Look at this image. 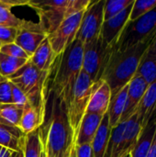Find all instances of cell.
Wrapping results in <instances>:
<instances>
[{"label":"cell","instance_id":"f546056e","mask_svg":"<svg viewBox=\"0 0 156 157\" xmlns=\"http://www.w3.org/2000/svg\"><path fill=\"white\" fill-rule=\"evenodd\" d=\"M0 52L17 59H23V60L29 59V55L15 42L2 45L0 47Z\"/></svg>","mask_w":156,"mask_h":157},{"label":"cell","instance_id":"e0dca14e","mask_svg":"<svg viewBox=\"0 0 156 157\" xmlns=\"http://www.w3.org/2000/svg\"><path fill=\"white\" fill-rule=\"evenodd\" d=\"M25 134L18 127L0 123V146L12 152L22 151Z\"/></svg>","mask_w":156,"mask_h":157},{"label":"cell","instance_id":"1f68e13d","mask_svg":"<svg viewBox=\"0 0 156 157\" xmlns=\"http://www.w3.org/2000/svg\"><path fill=\"white\" fill-rule=\"evenodd\" d=\"M17 33V28L0 26V42L2 45L15 42Z\"/></svg>","mask_w":156,"mask_h":157},{"label":"cell","instance_id":"3957f363","mask_svg":"<svg viewBox=\"0 0 156 157\" xmlns=\"http://www.w3.org/2000/svg\"><path fill=\"white\" fill-rule=\"evenodd\" d=\"M155 37L156 32L126 50L113 49L101 78L109 86L111 97L126 86L135 75L142 57Z\"/></svg>","mask_w":156,"mask_h":157},{"label":"cell","instance_id":"f1b7e54d","mask_svg":"<svg viewBox=\"0 0 156 157\" xmlns=\"http://www.w3.org/2000/svg\"><path fill=\"white\" fill-rule=\"evenodd\" d=\"M156 7V0H134L129 21H134Z\"/></svg>","mask_w":156,"mask_h":157},{"label":"cell","instance_id":"4316f807","mask_svg":"<svg viewBox=\"0 0 156 157\" xmlns=\"http://www.w3.org/2000/svg\"><path fill=\"white\" fill-rule=\"evenodd\" d=\"M134 0H108L105 2L104 6V21L108 20L125 10L131 6Z\"/></svg>","mask_w":156,"mask_h":157},{"label":"cell","instance_id":"4dcf8cb0","mask_svg":"<svg viewBox=\"0 0 156 157\" xmlns=\"http://www.w3.org/2000/svg\"><path fill=\"white\" fill-rule=\"evenodd\" d=\"M11 104L22 109L29 105V100L26 95L17 86H15L12 83H11Z\"/></svg>","mask_w":156,"mask_h":157},{"label":"cell","instance_id":"52a82bcc","mask_svg":"<svg viewBox=\"0 0 156 157\" xmlns=\"http://www.w3.org/2000/svg\"><path fill=\"white\" fill-rule=\"evenodd\" d=\"M113 49L107 46L100 37L84 45L82 71L95 83L101 80Z\"/></svg>","mask_w":156,"mask_h":157},{"label":"cell","instance_id":"8d00e7d4","mask_svg":"<svg viewBox=\"0 0 156 157\" xmlns=\"http://www.w3.org/2000/svg\"><path fill=\"white\" fill-rule=\"evenodd\" d=\"M11 154H12V151L5 149L3 147L0 150V157H11Z\"/></svg>","mask_w":156,"mask_h":157},{"label":"cell","instance_id":"d6a6232c","mask_svg":"<svg viewBox=\"0 0 156 157\" xmlns=\"http://www.w3.org/2000/svg\"><path fill=\"white\" fill-rule=\"evenodd\" d=\"M11 103V83L7 79L0 81V104Z\"/></svg>","mask_w":156,"mask_h":157},{"label":"cell","instance_id":"7402d4cb","mask_svg":"<svg viewBox=\"0 0 156 157\" xmlns=\"http://www.w3.org/2000/svg\"><path fill=\"white\" fill-rule=\"evenodd\" d=\"M45 122V119L29 104L23 109V113L18 124L21 132L27 135L38 129H40Z\"/></svg>","mask_w":156,"mask_h":157},{"label":"cell","instance_id":"2e32d148","mask_svg":"<svg viewBox=\"0 0 156 157\" xmlns=\"http://www.w3.org/2000/svg\"><path fill=\"white\" fill-rule=\"evenodd\" d=\"M55 58L56 54L54 53L48 38H46L31 54L29 61L39 70L42 72H50Z\"/></svg>","mask_w":156,"mask_h":157},{"label":"cell","instance_id":"e575fe53","mask_svg":"<svg viewBox=\"0 0 156 157\" xmlns=\"http://www.w3.org/2000/svg\"><path fill=\"white\" fill-rule=\"evenodd\" d=\"M147 157H156V128H155V132H154V136L152 142V144L150 146V150L148 153Z\"/></svg>","mask_w":156,"mask_h":157},{"label":"cell","instance_id":"8992f818","mask_svg":"<svg viewBox=\"0 0 156 157\" xmlns=\"http://www.w3.org/2000/svg\"><path fill=\"white\" fill-rule=\"evenodd\" d=\"M96 84L97 83L92 81V79L82 71L75 83L69 101L65 106L68 121L74 135L76 134L81 121L86 112Z\"/></svg>","mask_w":156,"mask_h":157},{"label":"cell","instance_id":"f35d334b","mask_svg":"<svg viewBox=\"0 0 156 157\" xmlns=\"http://www.w3.org/2000/svg\"><path fill=\"white\" fill-rule=\"evenodd\" d=\"M122 157H131V153H130V154H128V155H124V156Z\"/></svg>","mask_w":156,"mask_h":157},{"label":"cell","instance_id":"484cf974","mask_svg":"<svg viewBox=\"0 0 156 157\" xmlns=\"http://www.w3.org/2000/svg\"><path fill=\"white\" fill-rule=\"evenodd\" d=\"M29 60L17 59L0 52V76L7 79L17 72Z\"/></svg>","mask_w":156,"mask_h":157},{"label":"cell","instance_id":"277c9868","mask_svg":"<svg viewBox=\"0 0 156 157\" xmlns=\"http://www.w3.org/2000/svg\"><path fill=\"white\" fill-rule=\"evenodd\" d=\"M49 72H42L28 61L17 72L7 78L17 86L28 98L29 104L33 107L42 118H46L48 100L46 81Z\"/></svg>","mask_w":156,"mask_h":157},{"label":"cell","instance_id":"9c48e42d","mask_svg":"<svg viewBox=\"0 0 156 157\" xmlns=\"http://www.w3.org/2000/svg\"><path fill=\"white\" fill-rule=\"evenodd\" d=\"M105 2L106 0L92 1L86 9L75 37L83 45H86L99 37L104 22Z\"/></svg>","mask_w":156,"mask_h":157},{"label":"cell","instance_id":"cb8c5ba5","mask_svg":"<svg viewBox=\"0 0 156 157\" xmlns=\"http://www.w3.org/2000/svg\"><path fill=\"white\" fill-rule=\"evenodd\" d=\"M22 152L24 157H41L43 148L40 129L25 135Z\"/></svg>","mask_w":156,"mask_h":157},{"label":"cell","instance_id":"6da1fadb","mask_svg":"<svg viewBox=\"0 0 156 157\" xmlns=\"http://www.w3.org/2000/svg\"><path fill=\"white\" fill-rule=\"evenodd\" d=\"M84 45L75 39L56 56L46 81L47 96L63 102L69 101L75 83L82 72Z\"/></svg>","mask_w":156,"mask_h":157},{"label":"cell","instance_id":"ac0fdd59","mask_svg":"<svg viewBox=\"0 0 156 157\" xmlns=\"http://www.w3.org/2000/svg\"><path fill=\"white\" fill-rule=\"evenodd\" d=\"M137 113L143 129L154 116H156V81L149 85L138 106Z\"/></svg>","mask_w":156,"mask_h":157},{"label":"cell","instance_id":"4fadbf2b","mask_svg":"<svg viewBox=\"0 0 156 157\" xmlns=\"http://www.w3.org/2000/svg\"><path fill=\"white\" fill-rule=\"evenodd\" d=\"M148 86L149 85L147 84V82L143 77L135 74V75L128 84L127 103H126L125 110L122 114L120 122L127 121L137 111L138 106L141 100L143 99Z\"/></svg>","mask_w":156,"mask_h":157},{"label":"cell","instance_id":"b9f144b4","mask_svg":"<svg viewBox=\"0 0 156 157\" xmlns=\"http://www.w3.org/2000/svg\"><path fill=\"white\" fill-rule=\"evenodd\" d=\"M1 46H2V43H1V42H0V47H1Z\"/></svg>","mask_w":156,"mask_h":157},{"label":"cell","instance_id":"30bf717a","mask_svg":"<svg viewBox=\"0 0 156 157\" xmlns=\"http://www.w3.org/2000/svg\"><path fill=\"white\" fill-rule=\"evenodd\" d=\"M85 11L83 10L65 17L60 26L47 37L56 56L75 40Z\"/></svg>","mask_w":156,"mask_h":157},{"label":"cell","instance_id":"836d02e7","mask_svg":"<svg viewBox=\"0 0 156 157\" xmlns=\"http://www.w3.org/2000/svg\"><path fill=\"white\" fill-rule=\"evenodd\" d=\"M75 157H94L91 144L75 145Z\"/></svg>","mask_w":156,"mask_h":157},{"label":"cell","instance_id":"ab89813d","mask_svg":"<svg viewBox=\"0 0 156 157\" xmlns=\"http://www.w3.org/2000/svg\"><path fill=\"white\" fill-rule=\"evenodd\" d=\"M41 157H45V155H44V154H43V152H42V154H41Z\"/></svg>","mask_w":156,"mask_h":157},{"label":"cell","instance_id":"44dd1931","mask_svg":"<svg viewBox=\"0 0 156 157\" xmlns=\"http://www.w3.org/2000/svg\"><path fill=\"white\" fill-rule=\"evenodd\" d=\"M110 132L111 127L108 122V115L105 114L103 116L100 126L97 132V134L91 144L94 157H104L110 136Z\"/></svg>","mask_w":156,"mask_h":157},{"label":"cell","instance_id":"60d3db41","mask_svg":"<svg viewBox=\"0 0 156 157\" xmlns=\"http://www.w3.org/2000/svg\"><path fill=\"white\" fill-rule=\"evenodd\" d=\"M2 79H4V78H2V77H1V76H0V81H1V80H2Z\"/></svg>","mask_w":156,"mask_h":157},{"label":"cell","instance_id":"d590c367","mask_svg":"<svg viewBox=\"0 0 156 157\" xmlns=\"http://www.w3.org/2000/svg\"><path fill=\"white\" fill-rule=\"evenodd\" d=\"M146 52L151 53V54H155L156 55V37L154 39V40L152 41V43L150 44V46L148 47Z\"/></svg>","mask_w":156,"mask_h":157},{"label":"cell","instance_id":"5b68a950","mask_svg":"<svg viewBox=\"0 0 156 157\" xmlns=\"http://www.w3.org/2000/svg\"><path fill=\"white\" fill-rule=\"evenodd\" d=\"M91 0H46L29 1V6L39 16V24L49 36L68 16L86 10Z\"/></svg>","mask_w":156,"mask_h":157},{"label":"cell","instance_id":"83f0119b","mask_svg":"<svg viewBox=\"0 0 156 157\" xmlns=\"http://www.w3.org/2000/svg\"><path fill=\"white\" fill-rule=\"evenodd\" d=\"M23 22V19L18 18L11 11V7L5 0H0V26L18 28Z\"/></svg>","mask_w":156,"mask_h":157},{"label":"cell","instance_id":"9a60e30c","mask_svg":"<svg viewBox=\"0 0 156 157\" xmlns=\"http://www.w3.org/2000/svg\"><path fill=\"white\" fill-rule=\"evenodd\" d=\"M102 119L103 116L86 113L75 134V145L92 144Z\"/></svg>","mask_w":156,"mask_h":157},{"label":"cell","instance_id":"d4e9b609","mask_svg":"<svg viewBox=\"0 0 156 157\" xmlns=\"http://www.w3.org/2000/svg\"><path fill=\"white\" fill-rule=\"evenodd\" d=\"M23 109L13 104H0V123L18 127Z\"/></svg>","mask_w":156,"mask_h":157},{"label":"cell","instance_id":"5bb4252c","mask_svg":"<svg viewBox=\"0 0 156 157\" xmlns=\"http://www.w3.org/2000/svg\"><path fill=\"white\" fill-rule=\"evenodd\" d=\"M110 99L111 91L109 86L105 81L100 80L96 84L86 113L104 116L108 112Z\"/></svg>","mask_w":156,"mask_h":157},{"label":"cell","instance_id":"8fae6325","mask_svg":"<svg viewBox=\"0 0 156 157\" xmlns=\"http://www.w3.org/2000/svg\"><path fill=\"white\" fill-rule=\"evenodd\" d=\"M47 37V34L44 32L39 22L36 23L23 19L22 24L17 28L15 43L21 47L30 57Z\"/></svg>","mask_w":156,"mask_h":157},{"label":"cell","instance_id":"7c38bea8","mask_svg":"<svg viewBox=\"0 0 156 157\" xmlns=\"http://www.w3.org/2000/svg\"><path fill=\"white\" fill-rule=\"evenodd\" d=\"M132 5L128 6L119 15L103 22L99 37L107 46L115 47L124 27L129 21Z\"/></svg>","mask_w":156,"mask_h":157},{"label":"cell","instance_id":"ba28073f","mask_svg":"<svg viewBox=\"0 0 156 157\" xmlns=\"http://www.w3.org/2000/svg\"><path fill=\"white\" fill-rule=\"evenodd\" d=\"M156 32V7L134 21H128L114 49L126 50Z\"/></svg>","mask_w":156,"mask_h":157},{"label":"cell","instance_id":"ffe728a7","mask_svg":"<svg viewBox=\"0 0 156 157\" xmlns=\"http://www.w3.org/2000/svg\"><path fill=\"white\" fill-rule=\"evenodd\" d=\"M155 128L156 116H154L145 125V127H143L136 143V145L131 152V157H147L154 136Z\"/></svg>","mask_w":156,"mask_h":157},{"label":"cell","instance_id":"7a4b0ae2","mask_svg":"<svg viewBox=\"0 0 156 157\" xmlns=\"http://www.w3.org/2000/svg\"><path fill=\"white\" fill-rule=\"evenodd\" d=\"M45 157H71L75 147V135L66 115L65 105L52 99L48 121L40 128Z\"/></svg>","mask_w":156,"mask_h":157},{"label":"cell","instance_id":"d6986e66","mask_svg":"<svg viewBox=\"0 0 156 157\" xmlns=\"http://www.w3.org/2000/svg\"><path fill=\"white\" fill-rule=\"evenodd\" d=\"M128 97V85L120 90L116 95L111 97L108 109L107 112L109 125L112 128L116 127L121 120L122 114L125 110Z\"/></svg>","mask_w":156,"mask_h":157},{"label":"cell","instance_id":"74e56055","mask_svg":"<svg viewBox=\"0 0 156 157\" xmlns=\"http://www.w3.org/2000/svg\"><path fill=\"white\" fill-rule=\"evenodd\" d=\"M11 157H24L23 155V152L22 151H18V152H12Z\"/></svg>","mask_w":156,"mask_h":157},{"label":"cell","instance_id":"603a6c76","mask_svg":"<svg viewBox=\"0 0 156 157\" xmlns=\"http://www.w3.org/2000/svg\"><path fill=\"white\" fill-rule=\"evenodd\" d=\"M136 75L143 77L148 85L156 81V55L144 52L139 63Z\"/></svg>","mask_w":156,"mask_h":157}]
</instances>
